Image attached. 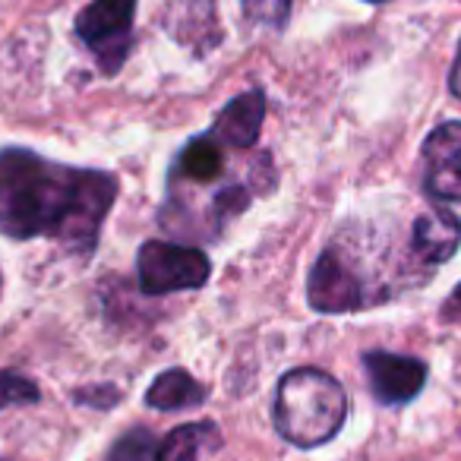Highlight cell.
<instances>
[{"instance_id":"1","label":"cell","mask_w":461,"mask_h":461,"mask_svg":"<svg viewBox=\"0 0 461 461\" xmlns=\"http://www.w3.org/2000/svg\"><path fill=\"white\" fill-rule=\"evenodd\" d=\"M114 196L111 174L77 171L26 149L0 152V230L10 238L51 234L67 250L89 257Z\"/></svg>"},{"instance_id":"2","label":"cell","mask_w":461,"mask_h":461,"mask_svg":"<svg viewBox=\"0 0 461 461\" xmlns=\"http://www.w3.org/2000/svg\"><path fill=\"white\" fill-rule=\"evenodd\" d=\"M348 417V395L341 383L316 366H301L282 376L276 392L272 420L276 429L297 448L329 442Z\"/></svg>"},{"instance_id":"3","label":"cell","mask_w":461,"mask_h":461,"mask_svg":"<svg viewBox=\"0 0 461 461\" xmlns=\"http://www.w3.org/2000/svg\"><path fill=\"white\" fill-rule=\"evenodd\" d=\"M140 285L146 294H171V291L203 288L212 276V263L196 247L167 244V240H149L140 247Z\"/></svg>"},{"instance_id":"4","label":"cell","mask_w":461,"mask_h":461,"mask_svg":"<svg viewBox=\"0 0 461 461\" xmlns=\"http://www.w3.org/2000/svg\"><path fill=\"white\" fill-rule=\"evenodd\" d=\"M136 0H92L79 10L77 35L89 45L104 73H117L127 58L130 32H133Z\"/></svg>"},{"instance_id":"5","label":"cell","mask_w":461,"mask_h":461,"mask_svg":"<svg viewBox=\"0 0 461 461\" xmlns=\"http://www.w3.org/2000/svg\"><path fill=\"white\" fill-rule=\"evenodd\" d=\"M307 301L320 313H348L364 307V282L354 276L351 263L341 253L326 250L310 269Z\"/></svg>"},{"instance_id":"6","label":"cell","mask_w":461,"mask_h":461,"mask_svg":"<svg viewBox=\"0 0 461 461\" xmlns=\"http://www.w3.org/2000/svg\"><path fill=\"white\" fill-rule=\"evenodd\" d=\"M427 193L442 203H461V121L436 127L423 140Z\"/></svg>"},{"instance_id":"7","label":"cell","mask_w":461,"mask_h":461,"mask_svg":"<svg viewBox=\"0 0 461 461\" xmlns=\"http://www.w3.org/2000/svg\"><path fill=\"white\" fill-rule=\"evenodd\" d=\"M364 370L370 376L373 395L383 404H404L427 383V364L408 354L370 351L364 357Z\"/></svg>"},{"instance_id":"8","label":"cell","mask_w":461,"mask_h":461,"mask_svg":"<svg viewBox=\"0 0 461 461\" xmlns=\"http://www.w3.org/2000/svg\"><path fill=\"white\" fill-rule=\"evenodd\" d=\"M461 244V221L448 209H429L414 221L411 230V250L420 263L439 266L455 257Z\"/></svg>"},{"instance_id":"9","label":"cell","mask_w":461,"mask_h":461,"mask_svg":"<svg viewBox=\"0 0 461 461\" xmlns=\"http://www.w3.org/2000/svg\"><path fill=\"white\" fill-rule=\"evenodd\" d=\"M266 121V95L259 89H250L244 95H238L230 104H224V111L215 117L212 136L224 140L230 149H253L259 140V130Z\"/></svg>"},{"instance_id":"10","label":"cell","mask_w":461,"mask_h":461,"mask_svg":"<svg viewBox=\"0 0 461 461\" xmlns=\"http://www.w3.org/2000/svg\"><path fill=\"white\" fill-rule=\"evenodd\" d=\"M205 385L196 383L186 370H165L146 392V404L155 411H184L205 402Z\"/></svg>"},{"instance_id":"11","label":"cell","mask_w":461,"mask_h":461,"mask_svg":"<svg viewBox=\"0 0 461 461\" xmlns=\"http://www.w3.org/2000/svg\"><path fill=\"white\" fill-rule=\"evenodd\" d=\"M221 171H224V152L215 142V136H199V140L186 142V149L180 152V161H177L180 177L205 184V180H215Z\"/></svg>"},{"instance_id":"12","label":"cell","mask_w":461,"mask_h":461,"mask_svg":"<svg viewBox=\"0 0 461 461\" xmlns=\"http://www.w3.org/2000/svg\"><path fill=\"white\" fill-rule=\"evenodd\" d=\"M209 433V423H186V427L171 429L165 436V442L158 446V452H155V461H196L203 439Z\"/></svg>"},{"instance_id":"13","label":"cell","mask_w":461,"mask_h":461,"mask_svg":"<svg viewBox=\"0 0 461 461\" xmlns=\"http://www.w3.org/2000/svg\"><path fill=\"white\" fill-rule=\"evenodd\" d=\"M155 452H158L155 436L149 429L136 427L114 442V448H111L104 461H155Z\"/></svg>"},{"instance_id":"14","label":"cell","mask_w":461,"mask_h":461,"mask_svg":"<svg viewBox=\"0 0 461 461\" xmlns=\"http://www.w3.org/2000/svg\"><path fill=\"white\" fill-rule=\"evenodd\" d=\"M240 4L253 23L269 29H282L291 16V0H240Z\"/></svg>"},{"instance_id":"15","label":"cell","mask_w":461,"mask_h":461,"mask_svg":"<svg viewBox=\"0 0 461 461\" xmlns=\"http://www.w3.org/2000/svg\"><path fill=\"white\" fill-rule=\"evenodd\" d=\"M32 402H39V389H35L32 379L10 370L0 373V408H7V404H32Z\"/></svg>"},{"instance_id":"16","label":"cell","mask_w":461,"mask_h":461,"mask_svg":"<svg viewBox=\"0 0 461 461\" xmlns=\"http://www.w3.org/2000/svg\"><path fill=\"white\" fill-rule=\"evenodd\" d=\"M448 86H452V95L461 102V45H458V54H455V64H452V77H448Z\"/></svg>"},{"instance_id":"17","label":"cell","mask_w":461,"mask_h":461,"mask_svg":"<svg viewBox=\"0 0 461 461\" xmlns=\"http://www.w3.org/2000/svg\"><path fill=\"white\" fill-rule=\"evenodd\" d=\"M370 4H379V0H370Z\"/></svg>"}]
</instances>
